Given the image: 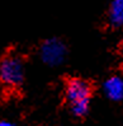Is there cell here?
<instances>
[{
    "label": "cell",
    "instance_id": "277c9868",
    "mask_svg": "<svg viewBox=\"0 0 123 126\" xmlns=\"http://www.w3.org/2000/svg\"><path fill=\"white\" fill-rule=\"evenodd\" d=\"M103 93L108 99L119 102L123 99V78L119 75H112L103 83Z\"/></svg>",
    "mask_w": 123,
    "mask_h": 126
},
{
    "label": "cell",
    "instance_id": "5b68a950",
    "mask_svg": "<svg viewBox=\"0 0 123 126\" xmlns=\"http://www.w3.org/2000/svg\"><path fill=\"white\" fill-rule=\"evenodd\" d=\"M108 20L114 28L123 27V0H112L108 10Z\"/></svg>",
    "mask_w": 123,
    "mask_h": 126
},
{
    "label": "cell",
    "instance_id": "8992f818",
    "mask_svg": "<svg viewBox=\"0 0 123 126\" xmlns=\"http://www.w3.org/2000/svg\"><path fill=\"white\" fill-rule=\"evenodd\" d=\"M0 126H14V125L9 121H0Z\"/></svg>",
    "mask_w": 123,
    "mask_h": 126
},
{
    "label": "cell",
    "instance_id": "3957f363",
    "mask_svg": "<svg viewBox=\"0 0 123 126\" xmlns=\"http://www.w3.org/2000/svg\"><path fill=\"white\" fill-rule=\"evenodd\" d=\"M66 55V45L56 37L45 40L39 47V57L42 63L46 64L47 66H51V68H56V66L63 64Z\"/></svg>",
    "mask_w": 123,
    "mask_h": 126
},
{
    "label": "cell",
    "instance_id": "6da1fadb",
    "mask_svg": "<svg viewBox=\"0 0 123 126\" xmlns=\"http://www.w3.org/2000/svg\"><path fill=\"white\" fill-rule=\"evenodd\" d=\"M65 95L71 108V112L76 117H83L89 112L91 88L88 81L80 78L69 79L65 85Z\"/></svg>",
    "mask_w": 123,
    "mask_h": 126
},
{
    "label": "cell",
    "instance_id": "7a4b0ae2",
    "mask_svg": "<svg viewBox=\"0 0 123 126\" xmlns=\"http://www.w3.org/2000/svg\"><path fill=\"white\" fill-rule=\"evenodd\" d=\"M25 78V64L23 57L10 52L0 60V81L8 87H19Z\"/></svg>",
    "mask_w": 123,
    "mask_h": 126
}]
</instances>
